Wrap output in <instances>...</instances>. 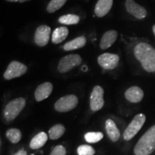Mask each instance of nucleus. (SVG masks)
Returning a JSON list of instances; mask_svg holds the SVG:
<instances>
[{
    "instance_id": "4be33fe9",
    "label": "nucleus",
    "mask_w": 155,
    "mask_h": 155,
    "mask_svg": "<svg viewBox=\"0 0 155 155\" xmlns=\"http://www.w3.org/2000/svg\"><path fill=\"white\" fill-rule=\"evenodd\" d=\"M6 136H7V138L13 144H17L22 139V133L20 130L15 128L8 129L6 133Z\"/></svg>"
},
{
    "instance_id": "393cba45",
    "label": "nucleus",
    "mask_w": 155,
    "mask_h": 155,
    "mask_svg": "<svg viewBox=\"0 0 155 155\" xmlns=\"http://www.w3.org/2000/svg\"><path fill=\"white\" fill-rule=\"evenodd\" d=\"M77 153L78 155H94L96 151L90 145L83 144L78 147Z\"/></svg>"
},
{
    "instance_id": "f257e3e1",
    "label": "nucleus",
    "mask_w": 155,
    "mask_h": 155,
    "mask_svg": "<svg viewBox=\"0 0 155 155\" xmlns=\"http://www.w3.org/2000/svg\"><path fill=\"white\" fill-rule=\"evenodd\" d=\"M134 54L145 71L149 73L155 72V49L152 45L140 42L135 46Z\"/></svg>"
},
{
    "instance_id": "f3484780",
    "label": "nucleus",
    "mask_w": 155,
    "mask_h": 155,
    "mask_svg": "<svg viewBox=\"0 0 155 155\" xmlns=\"http://www.w3.org/2000/svg\"><path fill=\"white\" fill-rule=\"evenodd\" d=\"M106 130L110 139L112 141H117L120 137V131L116 127V124L111 119H108L106 121Z\"/></svg>"
},
{
    "instance_id": "4468645a",
    "label": "nucleus",
    "mask_w": 155,
    "mask_h": 155,
    "mask_svg": "<svg viewBox=\"0 0 155 155\" xmlns=\"http://www.w3.org/2000/svg\"><path fill=\"white\" fill-rule=\"evenodd\" d=\"M113 6V0H98L95 7V15L98 17H103L111 10Z\"/></svg>"
},
{
    "instance_id": "423d86ee",
    "label": "nucleus",
    "mask_w": 155,
    "mask_h": 155,
    "mask_svg": "<svg viewBox=\"0 0 155 155\" xmlns=\"http://www.w3.org/2000/svg\"><path fill=\"white\" fill-rule=\"evenodd\" d=\"M78 104V98L75 95H67L58 99L55 104V109L58 112H68L74 109Z\"/></svg>"
},
{
    "instance_id": "2eb2a0df",
    "label": "nucleus",
    "mask_w": 155,
    "mask_h": 155,
    "mask_svg": "<svg viewBox=\"0 0 155 155\" xmlns=\"http://www.w3.org/2000/svg\"><path fill=\"white\" fill-rule=\"evenodd\" d=\"M118 32L116 30H108L102 36L100 41V48L103 50L108 49L116 42Z\"/></svg>"
},
{
    "instance_id": "a878e982",
    "label": "nucleus",
    "mask_w": 155,
    "mask_h": 155,
    "mask_svg": "<svg viewBox=\"0 0 155 155\" xmlns=\"http://www.w3.org/2000/svg\"><path fill=\"white\" fill-rule=\"evenodd\" d=\"M50 155H66V149L61 145H58L52 150Z\"/></svg>"
},
{
    "instance_id": "412c9836",
    "label": "nucleus",
    "mask_w": 155,
    "mask_h": 155,
    "mask_svg": "<svg viewBox=\"0 0 155 155\" xmlns=\"http://www.w3.org/2000/svg\"><path fill=\"white\" fill-rule=\"evenodd\" d=\"M80 21V17L76 15H65L58 19V22L61 24L66 25H76Z\"/></svg>"
},
{
    "instance_id": "f8f14e48",
    "label": "nucleus",
    "mask_w": 155,
    "mask_h": 155,
    "mask_svg": "<svg viewBox=\"0 0 155 155\" xmlns=\"http://www.w3.org/2000/svg\"><path fill=\"white\" fill-rule=\"evenodd\" d=\"M53 84L50 82H45L40 84L36 88L35 92V98L37 101L40 102L50 96L53 91Z\"/></svg>"
},
{
    "instance_id": "1a4fd4ad",
    "label": "nucleus",
    "mask_w": 155,
    "mask_h": 155,
    "mask_svg": "<svg viewBox=\"0 0 155 155\" xmlns=\"http://www.w3.org/2000/svg\"><path fill=\"white\" fill-rule=\"evenodd\" d=\"M98 63L105 70H114L118 66L119 57L116 54L104 53L98 57Z\"/></svg>"
},
{
    "instance_id": "a211bd4d",
    "label": "nucleus",
    "mask_w": 155,
    "mask_h": 155,
    "mask_svg": "<svg viewBox=\"0 0 155 155\" xmlns=\"http://www.w3.org/2000/svg\"><path fill=\"white\" fill-rule=\"evenodd\" d=\"M68 29L66 27H59L55 29L52 35V42L54 44H59L63 42L68 35Z\"/></svg>"
},
{
    "instance_id": "39448f33",
    "label": "nucleus",
    "mask_w": 155,
    "mask_h": 155,
    "mask_svg": "<svg viewBox=\"0 0 155 155\" xmlns=\"http://www.w3.org/2000/svg\"><path fill=\"white\" fill-rule=\"evenodd\" d=\"M82 63V58L78 54H70L62 58L58 65V71L61 73H65L79 66Z\"/></svg>"
},
{
    "instance_id": "dca6fc26",
    "label": "nucleus",
    "mask_w": 155,
    "mask_h": 155,
    "mask_svg": "<svg viewBox=\"0 0 155 155\" xmlns=\"http://www.w3.org/2000/svg\"><path fill=\"white\" fill-rule=\"evenodd\" d=\"M86 38L84 36H80L68 42L63 45V50L65 51H71L82 48L86 45Z\"/></svg>"
},
{
    "instance_id": "ddd939ff",
    "label": "nucleus",
    "mask_w": 155,
    "mask_h": 155,
    "mask_svg": "<svg viewBox=\"0 0 155 155\" xmlns=\"http://www.w3.org/2000/svg\"><path fill=\"white\" fill-rule=\"evenodd\" d=\"M125 98L129 102L137 104L141 101L144 98V92L142 89L138 86H132L128 88L125 92Z\"/></svg>"
},
{
    "instance_id": "7ed1b4c3",
    "label": "nucleus",
    "mask_w": 155,
    "mask_h": 155,
    "mask_svg": "<svg viewBox=\"0 0 155 155\" xmlns=\"http://www.w3.org/2000/svg\"><path fill=\"white\" fill-rule=\"evenodd\" d=\"M26 105L24 98H17L11 101L7 104L4 110V117L7 121H12L16 119Z\"/></svg>"
},
{
    "instance_id": "6e6552de",
    "label": "nucleus",
    "mask_w": 155,
    "mask_h": 155,
    "mask_svg": "<svg viewBox=\"0 0 155 155\" xmlns=\"http://www.w3.org/2000/svg\"><path fill=\"white\" fill-rule=\"evenodd\" d=\"M104 90L100 86L93 88L90 97V106L93 111H99L104 106Z\"/></svg>"
},
{
    "instance_id": "bb28decb",
    "label": "nucleus",
    "mask_w": 155,
    "mask_h": 155,
    "mask_svg": "<svg viewBox=\"0 0 155 155\" xmlns=\"http://www.w3.org/2000/svg\"><path fill=\"white\" fill-rule=\"evenodd\" d=\"M14 155H27V152L25 150H21L15 153Z\"/></svg>"
},
{
    "instance_id": "20e7f679",
    "label": "nucleus",
    "mask_w": 155,
    "mask_h": 155,
    "mask_svg": "<svg viewBox=\"0 0 155 155\" xmlns=\"http://www.w3.org/2000/svg\"><path fill=\"white\" fill-rule=\"evenodd\" d=\"M145 121H146V116L144 114H139L136 115L126 129L123 135L124 139L125 141H130L131 139H132L141 130Z\"/></svg>"
},
{
    "instance_id": "5701e85b",
    "label": "nucleus",
    "mask_w": 155,
    "mask_h": 155,
    "mask_svg": "<svg viewBox=\"0 0 155 155\" xmlns=\"http://www.w3.org/2000/svg\"><path fill=\"white\" fill-rule=\"evenodd\" d=\"M67 0H51L48 5L47 11L49 13H53L61 8L66 3Z\"/></svg>"
},
{
    "instance_id": "9d476101",
    "label": "nucleus",
    "mask_w": 155,
    "mask_h": 155,
    "mask_svg": "<svg viewBox=\"0 0 155 155\" xmlns=\"http://www.w3.org/2000/svg\"><path fill=\"white\" fill-rule=\"evenodd\" d=\"M50 32L51 29L48 25H43L39 26L35 34V42L37 45L40 47L45 46L49 42Z\"/></svg>"
},
{
    "instance_id": "c756f323",
    "label": "nucleus",
    "mask_w": 155,
    "mask_h": 155,
    "mask_svg": "<svg viewBox=\"0 0 155 155\" xmlns=\"http://www.w3.org/2000/svg\"><path fill=\"white\" fill-rule=\"evenodd\" d=\"M31 155H35V154H31Z\"/></svg>"
},
{
    "instance_id": "0eeeda50",
    "label": "nucleus",
    "mask_w": 155,
    "mask_h": 155,
    "mask_svg": "<svg viewBox=\"0 0 155 155\" xmlns=\"http://www.w3.org/2000/svg\"><path fill=\"white\" fill-rule=\"evenodd\" d=\"M28 71V67L20 62L15 61L9 64L8 67L4 73V78L6 80H12L13 78L20 77L25 74Z\"/></svg>"
},
{
    "instance_id": "9b49d317",
    "label": "nucleus",
    "mask_w": 155,
    "mask_h": 155,
    "mask_svg": "<svg viewBox=\"0 0 155 155\" xmlns=\"http://www.w3.org/2000/svg\"><path fill=\"white\" fill-rule=\"evenodd\" d=\"M125 7L128 12L136 18L141 19L147 17V9L136 3L134 0H127L125 2Z\"/></svg>"
},
{
    "instance_id": "f03ea898",
    "label": "nucleus",
    "mask_w": 155,
    "mask_h": 155,
    "mask_svg": "<svg viewBox=\"0 0 155 155\" xmlns=\"http://www.w3.org/2000/svg\"><path fill=\"white\" fill-rule=\"evenodd\" d=\"M155 151V125H153L139 139L134 149L135 155H150Z\"/></svg>"
},
{
    "instance_id": "c85d7f7f",
    "label": "nucleus",
    "mask_w": 155,
    "mask_h": 155,
    "mask_svg": "<svg viewBox=\"0 0 155 155\" xmlns=\"http://www.w3.org/2000/svg\"><path fill=\"white\" fill-rule=\"evenodd\" d=\"M152 30H153V32H154V35H155V25H154V26H153Z\"/></svg>"
},
{
    "instance_id": "aec40b11",
    "label": "nucleus",
    "mask_w": 155,
    "mask_h": 155,
    "mask_svg": "<svg viewBox=\"0 0 155 155\" xmlns=\"http://www.w3.org/2000/svg\"><path fill=\"white\" fill-rule=\"evenodd\" d=\"M65 131V128L63 124H55L50 129L49 137L50 139L55 140V139H59L64 134Z\"/></svg>"
},
{
    "instance_id": "6ab92c4d",
    "label": "nucleus",
    "mask_w": 155,
    "mask_h": 155,
    "mask_svg": "<svg viewBox=\"0 0 155 155\" xmlns=\"http://www.w3.org/2000/svg\"><path fill=\"white\" fill-rule=\"evenodd\" d=\"M48 141V135L47 134L43 132H40L38 134L35 136L32 139L30 143V147L32 150H38V149L41 148Z\"/></svg>"
},
{
    "instance_id": "cd10ccee",
    "label": "nucleus",
    "mask_w": 155,
    "mask_h": 155,
    "mask_svg": "<svg viewBox=\"0 0 155 155\" xmlns=\"http://www.w3.org/2000/svg\"><path fill=\"white\" fill-rule=\"evenodd\" d=\"M7 2H25L30 1V0H7Z\"/></svg>"
},
{
    "instance_id": "b1692460",
    "label": "nucleus",
    "mask_w": 155,
    "mask_h": 155,
    "mask_svg": "<svg viewBox=\"0 0 155 155\" xmlns=\"http://www.w3.org/2000/svg\"><path fill=\"white\" fill-rule=\"evenodd\" d=\"M84 138L88 143H97L104 138L101 132H88L84 135Z\"/></svg>"
}]
</instances>
